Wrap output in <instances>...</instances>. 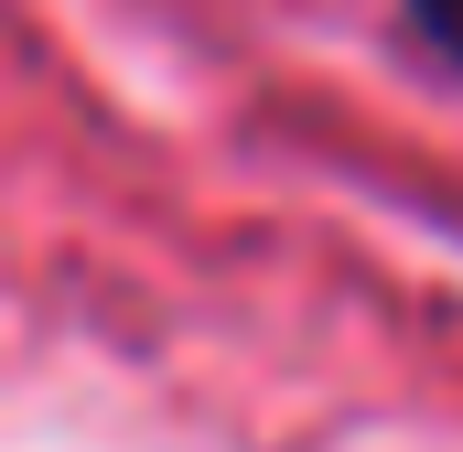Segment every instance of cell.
<instances>
[{
  "mask_svg": "<svg viewBox=\"0 0 463 452\" xmlns=\"http://www.w3.org/2000/svg\"><path fill=\"white\" fill-rule=\"evenodd\" d=\"M410 22H420V43L442 65H463V0H410Z\"/></svg>",
  "mask_w": 463,
  "mask_h": 452,
  "instance_id": "6da1fadb",
  "label": "cell"
}]
</instances>
